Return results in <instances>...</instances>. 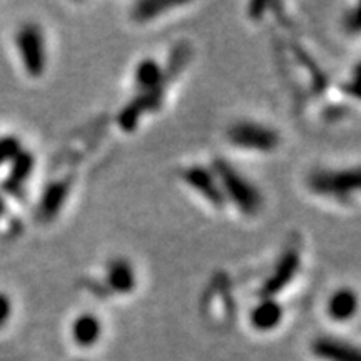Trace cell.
Masks as SVG:
<instances>
[{
	"instance_id": "cell-1",
	"label": "cell",
	"mask_w": 361,
	"mask_h": 361,
	"mask_svg": "<svg viewBox=\"0 0 361 361\" xmlns=\"http://www.w3.org/2000/svg\"><path fill=\"white\" fill-rule=\"evenodd\" d=\"M211 169L219 180L226 202H231L238 211L246 216H256L259 213L264 202L263 194L245 174L239 173L233 164L221 157L213 161Z\"/></svg>"
},
{
	"instance_id": "cell-2",
	"label": "cell",
	"mask_w": 361,
	"mask_h": 361,
	"mask_svg": "<svg viewBox=\"0 0 361 361\" xmlns=\"http://www.w3.org/2000/svg\"><path fill=\"white\" fill-rule=\"evenodd\" d=\"M308 189L316 196L346 202L360 191V171L316 169L308 176Z\"/></svg>"
},
{
	"instance_id": "cell-3",
	"label": "cell",
	"mask_w": 361,
	"mask_h": 361,
	"mask_svg": "<svg viewBox=\"0 0 361 361\" xmlns=\"http://www.w3.org/2000/svg\"><path fill=\"white\" fill-rule=\"evenodd\" d=\"M228 141L238 149L268 154V152L276 151L281 144V135L271 126L256 123V121H239L229 128Z\"/></svg>"
},
{
	"instance_id": "cell-4",
	"label": "cell",
	"mask_w": 361,
	"mask_h": 361,
	"mask_svg": "<svg viewBox=\"0 0 361 361\" xmlns=\"http://www.w3.org/2000/svg\"><path fill=\"white\" fill-rule=\"evenodd\" d=\"M17 51L24 71L30 78H42L47 69V45L44 30L37 24H24L16 35Z\"/></svg>"
},
{
	"instance_id": "cell-5",
	"label": "cell",
	"mask_w": 361,
	"mask_h": 361,
	"mask_svg": "<svg viewBox=\"0 0 361 361\" xmlns=\"http://www.w3.org/2000/svg\"><path fill=\"white\" fill-rule=\"evenodd\" d=\"M180 178H183L184 183H186L194 192H197L200 196L204 197L211 206L223 207L226 204L223 191H221L219 186V180L211 168H206V166L201 164L189 166V168H186L180 173Z\"/></svg>"
},
{
	"instance_id": "cell-6",
	"label": "cell",
	"mask_w": 361,
	"mask_h": 361,
	"mask_svg": "<svg viewBox=\"0 0 361 361\" xmlns=\"http://www.w3.org/2000/svg\"><path fill=\"white\" fill-rule=\"evenodd\" d=\"M301 268V256L298 250L291 247V250L284 251L278 263L274 264L273 273L266 279L263 286H261V296L263 298H274L278 293L286 290L290 283L296 278L298 271Z\"/></svg>"
},
{
	"instance_id": "cell-7",
	"label": "cell",
	"mask_w": 361,
	"mask_h": 361,
	"mask_svg": "<svg viewBox=\"0 0 361 361\" xmlns=\"http://www.w3.org/2000/svg\"><path fill=\"white\" fill-rule=\"evenodd\" d=\"M311 351L323 361H361L360 351L355 345L338 338L319 336L311 343Z\"/></svg>"
},
{
	"instance_id": "cell-8",
	"label": "cell",
	"mask_w": 361,
	"mask_h": 361,
	"mask_svg": "<svg viewBox=\"0 0 361 361\" xmlns=\"http://www.w3.org/2000/svg\"><path fill=\"white\" fill-rule=\"evenodd\" d=\"M284 308L276 298H263L250 311V324L259 333H268L276 329L283 322Z\"/></svg>"
},
{
	"instance_id": "cell-9",
	"label": "cell",
	"mask_w": 361,
	"mask_h": 361,
	"mask_svg": "<svg viewBox=\"0 0 361 361\" xmlns=\"http://www.w3.org/2000/svg\"><path fill=\"white\" fill-rule=\"evenodd\" d=\"M71 192V180L69 179H59L49 184L44 189L42 196L39 200L37 214L42 221H52L57 218L61 209L64 207L67 197Z\"/></svg>"
},
{
	"instance_id": "cell-10",
	"label": "cell",
	"mask_w": 361,
	"mask_h": 361,
	"mask_svg": "<svg viewBox=\"0 0 361 361\" xmlns=\"http://www.w3.org/2000/svg\"><path fill=\"white\" fill-rule=\"evenodd\" d=\"M106 284L112 293L117 295H129L137 286V274L134 266L124 258L109 261L106 268Z\"/></svg>"
},
{
	"instance_id": "cell-11",
	"label": "cell",
	"mask_w": 361,
	"mask_h": 361,
	"mask_svg": "<svg viewBox=\"0 0 361 361\" xmlns=\"http://www.w3.org/2000/svg\"><path fill=\"white\" fill-rule=\"evenodd\" d=\"M358 311V296L356 291L348 286L338 288L336 291L331 293L326 303V313L333 322L346 323L355 318Z\"/></svg>"
},
{
	"instance_id": "cell-12",
	"label": "cell",
	"mask_w": 361,
	"mask_h": 361,
	"mask_svg": "<svg viewBox=\"0 0 361 361\" xmlns=\"http://www.w3.org/2000/svg\"><path fill=\"white\" fill-rule=\"evenodd\" d=\"M71 336L80 348H90L97 345L102 336V323L99 316L94 313H80L75 316L71 326Z\"/></svg>"
},
{
	"instance_id": "cell-13",
	"label": "cell",
	"mask_w": 361,
	"mask_h": 361,
	"mask_svg": "<svg viewBox=\"0 0 361 361\" xmlns=\"http://www.w3.org/2000/svg\"><path fill=\"white\" fill-rule=\"evenodd\" d=\"M11 162H12L11 174H8V178L6 179V183H4V186H6V191L12 194H19L25 180L30 178V174H32L35 159L30 152L20 151Z\"/></svg>"
},
{
	"instance_id": "cell-14",
	"label": "cell",
	"mask_w": 361,
	"mask_h": 361,
	"mask_svg": "<svg viewBox=\"0 0 361 361\" xmlns=\"http://www.w3.org/2000/svg\"><path fill=\"white\" fill-rule=\"evenodd\" d=\"M180 6L178 2H168V0H142V2H137L133 6V11H130V17L135 22H151L157 19V17L162 16L169 8H174Z\"/></svg>"
},
{
	"instance_id": "cell-15",
	"label": "cell",
	"mask_w": 361,
	"mask_h": 361,
	"mask_svg": "<svg viewBox=\"0 0 361 361\" xmlns=\"http://www.w3.org/2000/svg\"><path fill=\"white\" fill-rule=\"evenodd\" d=\"M142 114L144 112L141 107H139L134 101H130L128 106L119 112V116H117V124H119V128H123L126 133H130V130L137 128L139 119H141Z\"/></svg>"
},
{
	"instance_id": "cell-16",
	"label": "cell",
	"mask_w": 361,
	"mask_h": 361,
	"mask_svg": "<svg viewBox=\"0 0 361 361\" xmlns=\"http://www.w3.org/2000/svg\"><path fill=\"white\" fill-rule=\"evenodd\" d=\"M22 151L20 141L12 135H6V137H0V166L11 162Z\"/></svg>"
},
{
	"instance_id": "cell-17",
	"label": "cell",
	"mask_w": 361,
	"mask_h": 361,
	"mask_svg": "<svg viewBox=\"0 0 361 361\" xmlns=\"http://www.w3.org/2000/svg\"><path fill=\"white\" fill-rule=\"evenodd\" d=\"M12 314V301L6 293H0V328L6 326Z\"/></svg>"
},
{
	"instance_id": "cell-18",
	"label": "cell",
	"mask_w": 361,
	"mask_h": 361,
	"mask_svg": "<svg viewBox=\"0 0 361 361\" xmlns=\"http://www.w3.org/2000/svg\"><path fill=\"white\" fill-rule=\"evenodd\" d=\"M343 27H345L346 30L351 34H358L360 30V13L358 11H351V12H346L345 19H343Z\"/></svg>"
},
{
	"instance_id": "cell-19",
	"label": "cell",
	"mask_w": 361,
	"mask_h": 361,
	"mask_svg": "<svg viewBox=\"0 0 361 361\" xmlns=\"http://www.w3.org/2000/svg\"><path fill=\"white\" fill-rule=\"evenodd\" d=\"M4 211H6V202H4L2 197H0V216L4 214Z\"/></svg>"
},
{
	"instance_id": "cell-20",
	"label": "cell",
	"mask_w": 361,
	"mask_h": 361,
	"mask_svg": "<svg viewBox=\"0 0 361 361\" xmlns=\"http://www.w3.org/2000/svg\"><path fill=\"white\" fill-rule=\"evenodd\" d=\"M82 361H84V360H82Z\"/></svg>"
}]
</instances>
